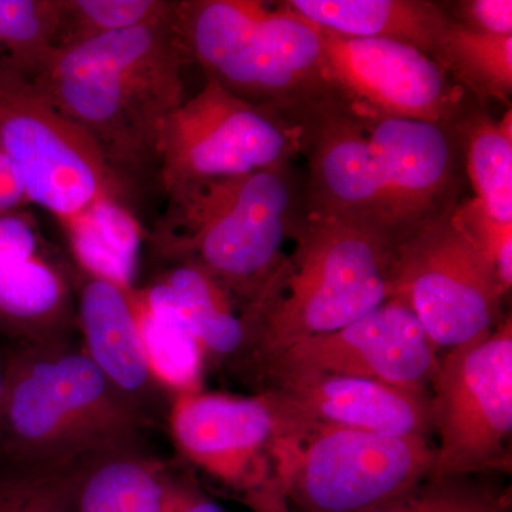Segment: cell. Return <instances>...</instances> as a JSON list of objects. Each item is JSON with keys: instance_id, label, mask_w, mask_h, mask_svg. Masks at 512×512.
Wrapping results in <instances>:
<instances>
[{"instance_id": "6da1fadb", "label": "cell", "mask_w": 512, "mask_h": 512, "mask_svg": "<svg viewBox=\"0 0 512 512\" xmlns=\"http://www.w3.org/2000/svg\"><path fill=\"white\" fill-rule=\"evenodd\" d=\"M185 64L171 10L157 22L50 50L28 74L46 99L92 138L133 195L147 178L158 180L165 124L184 103Z\"/></svg>"}, {"instance_id": "7a4b0ae2", "label": "cell", "mask_w": 512, "mask_h": 512, "mask_svg": "<svg viewBox=\"0 0 512 512\" xmlns=\"http://www.w3.org/2000/svg\"><path fill=\"white\" fill-rule=\"evenodd\" d=\"M150 234L158 255L191 262L255 309L284 274L286 239L305 215V183L292 164L256 173L183 185Z\"/></svg>"}, {"instance_id": "3957f363", "label": "cell", "mask_w": 512, "mask_h": 512, "mask_svg": "<svg viewBox=\"0 0 512 512\" xmlns=\"http://www.w3.org/2000/svg\"><path fill=\"white\" fill-rule=\"evenodd\" d=\"M173 20L188 63L295 126L342 101L330 82L318 26L285 2L174 0Z\"/></svg>"}, {"instance_id": "277c9868", "label": "cell", "mask_w": 512, "mask_h": 512, "mask_svg": "<svg viewBox=\"0 0 512 512\" xmlns=\"http://www.w3.org/2000/svg\"><path fill=\"white\" fill-rule=\"evenodd\" d=\"M275 291L247 312L251 365L298 340L349 326L396 296V248L389 235L370 225L303 215Z\"/></svg>"}, {"instance_id": "5b68a950", "label": "cell", "mask_w": 512, "mask_h": 512, "mask_svg": "<svg viewBox=\"0 0 512 512\" xmlns=\"http://www.w3.org/2000/svg\"><path fill=\"white\" fill-rule=\"evenodd\" d=\"M8 350L0 454L63 460L140 447L151 420L107 380L82 346Z\"/></svg>"}, {"instance_id": "8992f818", "label": "cell", "mask_w": 512, "mask_h": 512, "mask_svg": "<svg viewBox=\"0 0 512 512\" xmlns=\"http://www.w3.org/2000/svg\"><path fill=\"white\" fill-rule=\"evenodd\" d=\"M427 437L315 424L274 453V483L295 512H369L433 470Z\"/></svg>"}, {"instance_id": "52a82bcc", "label": "cell", "mask_w": 512, "mask_h": 512, "mask_svg": "<svg viewBox=\"0 0 512 512\" xmlns=\"http://www.w3.org/2000/svg\"><path fill=\"white\" fill-rule=\"evenodd\" d=\"M0 150L18 168L30 204L69 231L107 202L131 195L99 147L37 89L28 73L0 62Z\"/></svg>"}, {"instance_id": "ba28073f", "label": "cell", "mask_w": 512, "mask_h": 512, "mask_svg": "<svg viewBox=\"0 0 512 512\" xmlns=\"http://www.w3.org/2000/svg\"><path fill=\"white\" fill-rule=\"evenodd\" d=\"M456 207L400 239L396 248V296L409 303L431 343L448 350L507 318V292Z\"/></svg>"}, {"instance_id": "9c48e42d", "label": "cell", "mask_w": 512, "mask_h": 512, "mask_svg": "<svg viewBox=\"0 0 512 512\" xmlns=\"http://www.w3.org/2000/svg\"><path fill=\"white\" fill-rule=\"evenodd\" d=\"M431 430L439 434L430 478L507 468L512 431V322L448 350L431 379Z\"/></svg>"}, {"instance_id": "30bf717a", "label": "cell", "mask_w": 512, "mask_h": 512, "mask_svg": "<svg viewBox=\"0 0 512 512\" xmlns=\"http://www.w3.org/2000/svg\"><path fill=\"white\" fill-rule=\"evenodd\" d=\"M299 127L275 111L239 99L214 80L171 114L161 138L158 183L224 180L292 164L301 154Z\"/></svg>"}, {"instance_id": "8fae6325", "label": "cell", "mask_w": 512, "mask_h": 512, "mask_svg": "<svg viewBox=\"0 0 512 512\" xmlns=\"http://www.w3.org/2000/svg\"><path fill=\"white\" fill-rule=\"evenodd\" d=\"M171 434L184 457L247 498L274 485V451L315 426L284 394L192 392L173 396Z\"/></svg>"}, {"instance_id": "7c38bea8", "label": "cell", "mask_w": 512, "mask_h": 512, "mask_svg": "<svg viewBox=\"0 0 512 512\" xmlns=\"http://www.w3.org/2000/svg\"><path fill=\"white\" fill-rule=\"evenodd\" d=\"M319 33L333 89L356 116L454 126L473 104L466 90L416 47L320 28Z\"/></svg>"}, {"instance_id": "4fadbf2b", "label": "cell", "mask_w": 512, "mask_h": 512, "mask_svg": "<svg viewBox=\"0 0 512 512\" xmlns=\"http://www.w3.org/2000/svg\"><path fill=\"white\" fill-rule=\"evenodd\" d=\"M409 303L400 296L345 328L311 336L256 363L275 380L342 375L427 392L439 359Z\"/></svg>"}, {"instance_id": "5bb4252c", "label": "cell", "mask_w": 512, "mask_h": 512, "mask_svg": "<svg viewBox=\"0 0 512 512\" xmlns=\"http://www.w3.org/2000/svg\"><path fill=\"white\" fill-rule=\"evenodd\" d=\"M76 332L73 265L29 208L0 214V345H62Z\"/></svg>"}, {"instance_id": "9a60e30c", "label": "cell", "mask_w": 512, "mask_h": 512, "mask_svg": "<svg viewBox=\"0 0 512 512\" xmlns=\"http://www.w3.org/2000/svg\"><path fill=\"white\" fill-rule=\"evenodd\" d=\"M384 197V218L397 242L460 202L463 148L456 124L366 119Z\"/></svg>"}, {"instance_id": "2e32d148", "label": "cell", "mask_w": 512, "mask_h": 512, "mask_svg": "<svg viewBox=\"0 0 512 512\" xmlns=\"http://www.w3.org/2000/svg\"><path fill=\"white\" fill-rule=\"evenodd\" d=\"M298 127L309 170L306 212L370 225L390 237L382 178L362 117L336 101L309 114Z\"/></svg>"}, {"instance_id": "e0dca14e", "label": "cell", "mask_w": 512, "mask_h": 512, "mask_svg": "<svg viewBox=\"0 0 512 512\" xmlns=\"http://www.w3.org/2000/svg\"><path fill=\"white\" fill-rule=\"evenodd\" d=\"M73 265L77 330L82 349L97 369L148 419L161 402L138 329L134 289Z\"/></svg>"}, {"instance_id": "ac0fdd59", "label": "cell", "mask_w": 512, "mask_h": 512, "mask_svg": "<svg viewBox=\"0 0 512 512\" xmlns=\"http://www.w3.org/2000/svg\"><path fill=\"white\" fill-rule=\"evenodd\" d=\"M275 384L276 392L316 424L392 436L427 437L431 431L429 392L342 375L289 376Z\"/></svg>"}, {"instance_id": "d6986e66", "label": "cell", "mask_w": 512, "mask_h": 512, "mask_svg": "<svg viewBox=\"0 0 512 512\" xmlns=\"http://www.w3.org/2000/svg\"><path fill=\"white\" fill-rule=\"evenodd\" d=\"M285 5L320 29L394 40L431 59L450 20L441 3L427 0H286Z\"/></svg>"}, {"instance_id": "ffe728a7", "label": "cell", "mask_w": 512, "mask_h": 512, "mask_svg": "<svg viewBox=\"0 0 512 512\" xmlns=\"http://www.w3.org/2000/svg\"><path fill=\"white\" fill-rule=\"evenodd\" d=\"M200 342L204 355L239 356L248 342V320L237 313L220 282L201 266L178 262L153 282Z\"/></svg>"}, {"instance_id": "44dd1931", "label": "cell", "mask_w": 512, "mask_h": 512, "mask_svg": "<svg viewBox=\"0 0 512 512\" xmlns=\"http://www.w3.org/2000/svg\"><path fill=\"white\" fill-rule=\"evenodd\" d=\"M138 329L148 367L165 390L200 392L204 350L181 316L150 284L134 289Z\"/></svg>"}, {"instance_id": "7402d4cb", "label": "cell", "mask_w": 512, "mask_h": 512, "mask_svg": "<svg viewBox=\"0 0 512 512\" xmlns=\"http://www.w3.org/2000/svg\"><path fill=\"white\" fill-rule=\"evenodd\" d=\"M170 476L140 447L97 458L84 477L76 512H161Z\"/></svg>"}, {"instance_id": "603a6c76", "label": "cell", "mask_w": 512, "mask_h": 512, "mask_svg": "<svg viewBox=\"0 0 512 512\" xmlns=\"http://www.w3.org/2000/svg\"><path fill=\"white\" fill-rule=\"evenodd\" d=\"M100 456L49 460L0 454V512H76L84 477Z\"/></svg>"}, {"instance_id": "cb8c5ba5", "label": "cell", "mask_w": 512, "mask_h": 512, "mask_svg": "<svg viewBox=\"0 0 512 512\" xmlns=\"http://www.w3.org/2000/svg\"><path fill=\"white\" fill-rule=\"evenodd\" d=\"M476 201L498 224H512V137L484 107L471 104L456 123Z\"/></svg>"}, {"instance_id": "d4e9b609", "label": "cell", "mask_w": 512, "mask_h": 512, "mask_svg": "<svg viewBox=\"0 0 512 512\" xmlns=\"http://www.w3.org/2000/svg\"><path fill=\"white\" fill-rule=\"evenodd\" d=\"M434 60L481 107L487 101H510L512 36L473 32L450 19Z\"/></svg>"}, {"instance_id": "484cf974", "label": "cell", "mask_w": 512, "mask_h": 512, "mask_svg": "<svg viewBox=\"0 0 512 512\" xmlns=\"http://www.w3.org/2000/svg\"><path fill=\"white\" fill-rule=\"evenodd\" d=\"M66 232L74 265L117 284L136 286L140 225L130 208L107 202Z\"/></svg>"}, {"instance_id": "4316f807", "label": "cell", "mask_w": 512, "mask_h": 512, "mask_svg": "<svg viewBox=\"0 0 512 512\" xmlns=\"http://www.w3.org/2000/svg\"><path fill=\"white\" fill-rule=\"evenodd\" d=\"M173 0H59L52 50L73 49L100 37L167 18Z\"/></svg>"}, {"instance_id": "83f0119b", "label": "cell", "mask_w": 512, "mask_h": 512, "mask_svg": "<svg viewBox=\"0 0 512 512\" xmlns=\"http://www.w3.org/2000/svg\"><path fill=\"white\" fill-rule=\"evenodd\" d=\"M59 0H0V62L30 73L53 49Z\"/></svg>"}, {"instance_id": "f1b7e54d", "label": "cell", "mask_w": 512, "mask_h": 512, "mask_svg": "<svg viewBox=\"0 0 512 512\" xmlns=\"http://www.w3.org/2000/svg\"><path fill=\"white\" fill-rule=\"evenodd\" d=\"M369 512H510V498L466 477L427 478Z\"/></svg>"}, {"instance_id": "f546056e", "label": "cell", "mask_w": 512, "mask_h": 512, "mask_svg": "<svg viewBox=\"0 0 512 512\" xmlns=\"http://www.w3.org/2000/svg\"><path fill=\"white\" fill-rule=\"evenodd\" d=\"M443 6L457 25L484 35L512 36L511 0H461Z\"/></svg>"}, {"instance_id": "4dcf8cb0", "label": "cell", "mask_w": 512, "mask_h": 512, "mask_svg": "<svg viewBox=\"0 0 512 512\" xmlns=\"http://www.w3.org/2000/svg\"><path fill=\"white\" fill-rule=\"evenodd\" d=\"M161 512H225L220 504L198 490L195 485L170 477Z\"/></svg>"}, {"instance_id": "1f68e13d", "label": "cell", "mask_w": 512, "mask_h": 512, "mask_svg": "<svg viewBox=\"0 0 512 512\" xmlns=\"http://www.w3.org/2000/svg\"><path fill=\"white\" fill-rule=\"evenodd\" d=\"M30 200L18 168L0 150V214L26 210Z\"/></svg>"}, {"instance_id": "d6a6232c", "label": "cell", "mask_w": 512, "mask_h": 512, "mask_svg": "<svg viewBox=\"0 0 512 512\" xmlns=\"http://www.w3.org/2000/svg\"><path fill=\"white\" fill-rule=\"evenodd\" d=\"M248 504L255 512H295L286 503L284 495L279 493L278 488H271L248 498Z\"/></svg>"}, {"instance_id": "836d02e7", "label": "cell", "mask_w": 512, "mask_h": 512, "mask_svg": "<svg viewBox=\"0 0 512 512\" xmlns=\"http://www.w3.org/2000/svg\"><path fill=\"white\" fill-rule=\"evenodd\" d=\"M9 350L8 346L0 345V406L5 397L6 384H8Z\"/></svg>"}]
</instances>
